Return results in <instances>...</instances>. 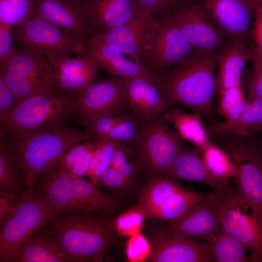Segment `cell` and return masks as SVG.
Here are the masks:
<instances>
[{"label": "cell", "instance_id": "6da1fadb", "mask_svg": "<svg viewBox=\"0 0 262 262\" xmlns=\"http://www.w3.org/2000/svg\"><path fill=\"white\" fill-rule=\"evenodd\" d=\"M216 57L196 52L168 69L155 75L159 88L169 106L179 104L199 115L213 111L217 91Z\"/></svg>", "mask_w": 262, "mask_h": 262}, {"label": "cell", "instance_id": "7a4b0ae2", "mask_svg": "<svg viewBox=\"0 0 262 262\" xmlns=\"http://www.w3.org/2000/svg\"><path fill=\"white\" fill-rule=\"evenodd\" d=\"M48 224L68 262H103L118 237L108 215L55 214Z\"/></svg>", "mask_w": 262, "mask_h": 262}, {"label": "cell", "instance_id": "3957f363", "mask_svg": "<svg viewBox=\"0 0 262 262\" xmlns=\"http://www.w3.org/2000/svg\"><path fill=\"white\" fill-rule=\"evenodd\" d=\"M76 94L59 87L31 96L19 102L0 121L6 137H24L66 127L75 115Z\"/></svg>", "mask_w": 262, "mask_h": 262}, {"label": "cell", "instance_id": "277c9868", "mask_svg": "<svg viewBox=\"0 0 262 262\" xmlns=\"http://www.w3.org/2000/svg\"><path fill=\"white\" fill-rule=\"evenodd\" d=\"M5 136L22 169L26 185L24 196H28L39 177L57 170L60 161L71 147L92 139L93 135L87 130L66 126L19 138Z\"/></svg>", "mask_w": 262, "mask_h": 262}, {"label": "cell", "instance_id": "5b68a950", "mask_svg": "<svg viewBox=\"0 0 262 262\" xmlns=\"http://www.w3.org/2000/svg\"><path fill=\"white\" fill-rule=\"evenodd\" d=\"M33 189L47 200L55 214L110 216L121 206L111 195L100 191L91 181L57 170L41 175Z\"/></svg>", "mask_w": 262, "mask_h": 262}, {"label": "cell", "instance_id": "8992f818", "mask_svg": "<svg viewBox=\"0 0 262 262\" xmlns=\"http://www.w3.org/2000/svg\"><path fill=\"white\" fill-rule=\"evenodd\" d=\"M220 140L221 147L239 169L235 194L262 226V143L257 133Z\"/></svg>", "mask_w": 262, "mask_h": 262}, {"label": "cell", "instance_id": "52a82bcc", "mask_svg": "<svg viewBox=\"0 0 262 262\" xmlns=\"http://www.w3.org/2000/svg\"><path fill=\"white\" fill-rule=\"evenodd\" d=\"M196 52L172 22L165 18L150 16L138 61L156 75Z\"/></svg>", "mask_w": 262, "mask_h": 262}, {"label": "cell", "instance_id": "ba28073f", "mask_svg": "<svg viewBox=\"0 0 262 262\" xmlns=\"http://www.w3.org/2000/svg\"><path fill=\"white\" fill-rule=\"evenodd\" d=\"M54 214L49 203L34 189L23 196L14 212L0 223V262H10L22 245Z\"/></svg>", "mask_w": 262, "mask_h": 262}, {"label": "cell", "instance_id": "9c48e42d", "mask_svg": "<svg viewBox=\"0 0 262 262\" xmlns=\"http://www.w3.org/2000/svg\"><path fill=\"white\" fill-rule=\"evenodd\" d=\"M141 119L140 132L135 143L139 165L145 166L154 176L167 177L175 161L186 147L183 140L169 127L164 115Z\"/></svg>", "mask_w": 262, "mask_h": 262}, {"label": "cell", "instance_id": "30bf717a", "mask_svg": "<svg viewBox=\"0 0 262 262\" xmlns=\"http://www.w3.org/2000/svg\"><path fill=\"white\" fill-rule=\"evenodd\" d=\"M0 74L15 95L17 104L25 98L57 87L54 70L40 52L23 46L5 66Z\"/></svg>", "mask_w": 262, "mask_h": 262}, {"label": "cell", "instance_id": "8fae6325", "mask_svg": "<svg viewBox=\"0 0 262 262\" xmlns=\"http://www.w3.org/2000/svg\"><path fill=\"white\" fill-rule=\"evenodd\" d=\"M14 40L19 45L39 52H49L72 57L79 54L88 39L58 26L36 14L12 28Z\"/></svg>", "mask_w": 262, "mask_h": 262}, {"label": "cell", "instance_id": "7c38bea8", "mask_svg": "<svg viewBox=\"0 0 262 262\" xmlns=\"http://www.w3.org/2000/svg\"><path fill=\"white\" fill-rule=\"evenodd\" d=\"M174 180L154 176L142 189L137 206L146 217L174 221L184 214L201 196Z\"/></svg>", "mask_w": 262, "mask_h": 262}, {"label": "cell", "instance_id": "4fadbf2b", "mask_svg": "<svg viewBox=\"0 0 262 262\" xmlns=\"http://www.w3.org/2000/svg\"><path fill=\"white\" fill-rule=\"evenodd\" d=\"M165 18L179 29L196 52L213 55L216 59L230 39L190 0L181 1Z\"/></svg>", "mask_w": 262, "mask_h": 262}, {"label": "cell", "instance_id": "5bb4252c", "mask_svg": "<svg viewBox=\"0 0 262 262\" xmlns=\"http://www.w3.org/2000/svg\"><path fill=\"white\" fill-rule=\"evenodd\" d=\"M221 200L220 227L250 251L249 262H262V226L233 191Z\"/></svg>", "mask_w": 262, "mask_h": 262}, {"label": "cell", "instance_id": "9a60e30c", "mask_svg": "<svg viewBox=\"0 0 262 262\" xmlns=\"http://www.w3.org/2000/svg\"><path fill=\"white\" fill-rule=\"evenodd\" d=\"M229 38L248 44L255 9L249 0H190Z\"/></svg>", "mask_w": 262, "mask_h": 262}, {"label": "cell", "instance_id": "2e32d148", "mask_svg": "<svg viewBox=\"0 0 262 262\" xmlns=\"http://www.w3.org/2000/svg\"><path fill=\"white\" fill-rule=\"evenodd\" d=\"M127 102L126 79L113 77L93 82L76 94L74 114L79 119L97 113L115 115Z\"/></svg>", "mask_w": 262, "mask_h": 262}, {"label": "cell", "instance_id": "e0dca14e", "mask_svg": "<svg viewBox=\"0 0 262 262\" xmlns=\"http://www.w3.org/2000/svg\"><path fill=\"white\" fill-rule=\"evenodd\" d=\"M221 200L214 192L202 194L181 216L169 222L168 230L208 243L220 225Z\"/></svg>", "mask_w": 262, "mask_h": 262}, {"label": "cell", "instance_id": "ac0fdd59", "mask_svg": "<svg viewBox=\"0 0 262 262\" xmlns=\"http://www.w3.org/2000/svg\"><path fill=\"white\" fill-rule=\"evenodd\" d=\"M150 242L152 251L148 262H213L207 244L168 229L154 233Z\"/></svg>", "mask_w": 262, "mask_h": 262}, {"label": "cell", "instance_id": "d6986e66", "mask_svg": "<svg viewBox=\"0 0 262 262\" xmlns=\"http://www.w3.org/2000/svg\"><path fill=\"white\" fill-rule=\"evenodd\" d=\"M54 70L58 87L77 94L94 82L99 69L89 57L78 54L76 58L49 52H42Z\"/></svg>", "mask_w": 262, "mask_h": 262}, {"label": "cell", "instance_id": "ffe728a7", "mask_svg": "<svg viewBox=\"0 0 262 262\" xmlns=\"http://www.w3.org/2000/svg\"><path fill=\"white\" fill-rule=\"evenodd\" d=\"M82 4L93 35L123 25L139 12L135 0H82Z\"/></svg>", "mask_w": 262, "mask_h": 262}, {"label": "cell", "instance_id": "44dd1931", "mask_svg": "<svg viewBox=\"0 0 262 262\" xmlns=\"http://www.w3.org/2000/svg\"><path fill=\"white\" fill-rule=\"evenodd\" d=\"M117 49L92 36L78 54L88 56L98 66L114 77L127 79L139 76H155L140 62L132 61Z\"/></svg>", "mask_w": 262, "mask_h": 262}, {"label": "cell", "instance_id": "7402d4cb", "mask_svg": "<svg viewBox=\"0 0 262 262\" xmlns=\"http://www.w3.org/2000/svg\"><path fill=\"white\" fill-rule=\"evenodd\" d=\"M35 14L47 21L89 39L93 33L82 0H32Z\"/></svg>", "mask_w": 262, "mask_h": 262}, {"label": "cell", "instance_id": "603a6c76", "mask_svg": "<svg viewBox=\"0 0 262 262\" xmlns=\"http://www.w3.org/2000/svg\"><path fill=\"white\" fill-rule=\"evenodd\" d=\"M128 102L138 116L150 119L164 115L170 107L155 76H139L126 79Z\"/></svg>", "mask_w": 262, "mask_h": 262}, {"label": "cell", "instance_id": "cb8c5ba5", "mask_svg": "<svg viewBox=\"0 0 262 262\" xmlns=\"http://www.w3.org/2000/svg\"><path fill=\"white\" fill-rule=\"evenodd\" d=\"M201 151L196 147H186L175 161L167 178L204 183L212 187L220 198L227 196L232 191L231 187L211 174L199 157Z\"/></svg>", "mask_w": 262, "mask_h": 262}, {"label": "cell", "instance_id": "d4e9b609", "mask_svg": "<svg viewBox=\"0 0 262 262\" xmlns=\"http://www.w3.org/2000/svg\"><path fill=\"white\" fill-rule=\"evenodd\" d=\"M252 49L248 43L238 39H230L216 57L219 70L216 77L217 91L241 86L243 70L247 61H251Z\"/></svg>", "mask_w": 262, "mask_h": 262}, {"label": "cell", "instance_id": "484cf974", "mask_svg": "<svg viewBox=\"0 0 262 262\" xmlns=\"http://www.w3.org/2000/svg\"><path fill=\"white\" fill-rule=\"evenodd\" d=\"M42 227L15 253L10 262H66L67 259L49 225Z\"/></svg>", "mask_w": 262, "mask_h": 262}, {"label": "cell", "instance_id": "4316f807", "mask_svg": "<svg viewBox=\"0 0 262 262\" xmlns=\"http://www.w3.org/2000/svg\"><path fill=\"white\" fill-rule=\"evenodd\" d=\"M150 17L138 12L130 22L92 36L138 61Z\"/></svg>", "mask_w": 262, "mask_h": 262}, {"label": "cell", "instance_id": "83f0119b", "mask_svg": "<svg viewBox=\"0 0 262 262\" xmlns=\"http://www.w3.org/2000/svg\"><path fill=\"white\" fill-rule=\"evenodd\" d=\"M206 130L210 136L218 139L262 132V99L248 98L242 114L236 120L216 123L208 126Z\"/></svg>", "mask_w": 262, "mask_h": 262}, {"label": "cell", "instance_id": "f1b7e54d", "mask_svg": "<svg viewBox=\"0 0 262 262\" xmlns=\"http://www.w3.org/2000/svg\"><path fill=\"white\" fill-rule=\"evenodd\" d=\"M164 116L176 128L183 140L192 143L202 151L211 143L199 115L186 113L179 108L170 106Z\"/></svg>", "mask_w": 262, "mask_h": 262}, {"label": "cell", "instance_id": "f546056e", "mask_svg": "<svg viewBox=\"0 0 262 262\" xmlns=\"http://www.w3.org/2000/svg\"><path fill=\"white\" fill-rule=\"evenodd\" d=\"M0 132V191L21 199L26 192L23 174L4 133Z\"/></svg>", "mask_w": 262, "mask_h": 262}, {"label": "cell", "instance_id": "4dcf8cb0", "mask_svg": "<svg viewBox=\"0 0 262 262\" xmlns=\"http://www.w3.org/2000/svg\"><path fill=\"white\" fill-rule=\"evenodd\" d=\"M207 245L213 262H249L246 255V247L225 232L220 226Z\"/></svg>", "mask_w": 262, "mask_h": 262}, {"label": "cell", "instance_id": "1f68e13d", "mask_svg": "<svg viewBox=\"0 0 262 262\" xmlns=\"http://www.w3.org/2000/svg\"><path fill=\"white\" fill-rule=\"evenodd\" d=\"M202 152L204 163L214 177L227 183L230 178H238L239 168L222 147L211 143Z\"/></svg>", "mask_w": 262, "mask_h": 262}, {"label": "cell", "instance_id": "d6a6232c", "mask_svg": "<svg viewBox=\"0 0 262 262\" xmlns=\"http://www.w3.org/2000/svg\"><path fill=\"white\" fill-rule=\"evenodd\" d=\"M122 142L110 139H98L85 176L97 185L102 174L111 166L114 153Z\"/></svg>", "mask_w": 262, "mask_h": 262}, {"label": "cell", "instance_id": "836d02e7", "mask_svg": "<svg viewBox=\"0 0 262 262\" xmlns=\"http://www.w3.org/2000/svg\"><path fill=\"white\" fill-rule=\"evenodd\" d=\"M35 14L32 0H0V22L17 26Z\"/></svg>", "mask_w": 262, "mask_h": 262}, {"label": "cell", "instance_id": "e575fe53", "mask_svg": "<svg viewBox=\"0 0 262 262\" xmlns=\"http://www.w3.org/2000/svg\"><path fill=\"white\" fill-rule=\"evenodd\" d=\"M219 93V111L225 117L224 121L236 120L242 114L246 101L241 86L227 89Z\"/></svg>", "mask_w": 262, "mask_h": 262}, {"label": "cell", "instance_id": "d590c367", "mask_svg": "<svg viewBox=\"0 0 262 262\" xmlns=\"http://www.w3.org/2000/svg\"><path fill=\"white\" fill-rule=\"evenodd\" d=\"M146 217L144 212L136 205L122 213L113 220L116 235L130 237L140 233Z\"/></svg>", "mask_w": 262, "mask_h": 262}, {"label": "cell", "instance_id": "8d00e7d4", "mask_svg": "<svg viewBox=\"0 0 262 262\" xmlns=\"http://www.w3.org/2000/svg\"><path fill=\"white\" fill-rule=\"evenodd\" d=\"M141 119L127 115H116L114 127L105 139L124 142L136 143L140 132Z\"/></svg>", "mask_w": 262, "mask_h": 262}, {"label": "cell", "instance_id": "74e56055", "mask_svg": "<svg viewBox=\"0 0 262 262\" xmlns=\"http://www.w3.org/2000/svg\"><path fill=\"white\" fill-rule=\"evenodd\" d=\"M79 120L95 138L105 139L115 125L116 115L97 113L84 116Z\"/></svg>", "mask_w": 262, "mask_h": 262}, {"label": "cell", "instance_id": "f35d334b", "mask_svg": "<svg viewBox=\"0 0 262 262\" xmlns=\"http://www.w3.org/2000/svg\"><path fill=\"white\" fill-rule=\"evenodd\" d=\"M139 12L149 16L165 18L179 7L180 0H135Z\"/></svg>", "mask_w": 262, "mask_h": 262}, {"label": "cell", "instance_id": "ab89813d", "mask_svg": "<svg viewBox=\"0 0 262 262\" xmlns=\"http://www.w3.org/2000/svg\"><path fill=\"white\" fill-rule=\"evenodd\" d=\"M138 166V162L133 160L127 146L122 142L114 153L111 166L133 182Z\"/></svg>", "mask_w": 262, "mask_h": 262}, {"label": "cell", "instance_id": "60d3db41", "mask_svg": "<svg viewBox=\"0 0 262 262\" xmlns=\"http://www.w3.org/2000/svg\"><path fill=\"white\" fill-rule=\"evenodd\" d=\"M151 251L150 242L141 232L130 236L127 242L126 253L130 262H142L147 260Z\"/></svg>", "mask_w": 262, "mask_h": 262}, {"label": "cell", "instance_id": "b9f144b4", "mask_svg": "<svg viewBox=\"0 0 262 262\" xmlns=\"http://www.w3.org/2000/svg\"><path fill=\"white\" fill-rule=\"evenodd\" d=\"M133 182L118 170L110 166L100 177L97 186L117 196L118 193L130 188Z\"/></svg>", "mask_w": 262, "mask_h": 262}, {"label": "cell", "instance_id": "7bdbcfd3", "mask_svg": "<svg viewBox=\"0 0 262 262\" xmlns=\"http://www.w3.org/2000/svg\"><path fill=\"white\" fill-rule=\"evenodd\" d=\"M98 142V139L94 138L74 145L62 158L57 171L68 173L76 162L89 149L97 147Z\"/></svg>", "mask_w": 262, "mask_h": 262}, {"label": "cell", "instance_id": "ee69618b", "mask_svg": "<svg viewBox=\"0 0 262 262\" xmlns=\"http://www.w3.org/2000/svg\"><path fill=\"white\" fill-rule=\"evenodd\" d=\"M12 27L0 22V64L5 66L18 52L14 43Z\"/></svg>", "mask_w": 262, "mask_h": 262}, {"label": "cell", "instance_id": "f6af8a7d", "mask_svg": "<svg viewBox=\"0 0 262 262\" xmlns=\"http://www.w3.org/2000/svg\"><path fill=\"white\" fill-rule=\"evenodd\" d=\"M251 62L253 68L247 82L248 98L262 99V59L253 54Z\"/></svg>", "mask_w": 262, "mask_h": 262}, {"label": "cell", "instance_id": "bcb514c9", "mask_svg": "<svg viewBox=\"0 0 262 262\" xmlns=\"http://www.w3.org/2000/svg\"><path fill=\"white\" fill-rule=\"evenodd\" d=\"M16 104L15 95L8 86L2 75L0 74V122Z\"/></svg>", "mask_w": 262, "mask_h": 262}, {"label": "cell", "instance_id": "7dc6e473", "mask_svg": "<svg viewBox=\"0 0 262 262\" xmlns=\"http://www.w3.org/2000/svg\"><path fill=\"white\" fill-rule=\"evenodd\" d=\"M251 37L254 43L253 54L262 59V3L256 7L255 11Z\"/></svg>", "mask_w": 262, "mask_h": 262}, {"label": "cell", "instance_id": "c3c4849f", "mask_svg": "<svg viewBox=\"0 0 262 262\" xmlns=\"http://www.w3.org/2000/svg\"><path fill=\"white\" fill-rule=\"evenodd\" d=\"M21 199L11 194L0 191V223L14 212Z\"/></svg>", "mask_w": 262, "mask_h": 262}, {"label": "cell", "instance_id": "681fc988", "mask_svg": "<svg viewBox=\"0 0 262 262\" xmlns=\"http://www.w3.org/2000/svg\"><path fill=\"white\" fill-rule=\"evenodd\" d=\"M96 147L89 149L76 162L68 173L70 175L79 178L85 176Z\"/></svg>", "mask_w": 262, "mask_h": 262}, {"label": "cell", "instance_id": "f907efd6", "mask_svg": "<svg viewBox=\"0 0 262 262\" xmlns=\"http://www.w3.org/2000/svg\"><path fill=\"white\" fill-rule=\"evenodd\" d=\"M252 5L255 9L261 3H262V0H249Z\"/></svg>", "mask_w": 262, "mask_h": 262}, {"label": "cell", "instance_id": "816d5d0a", "mask_svg": "<svg viewBox=\"0 0 262 262\" xmlns=\"http://www.w3.org/2000/svg\"><path fill=\"white\" fill-rule=\"evenodd\" d=\"M181 1H187V0H180Z\"/></svg>", "mask_w": 262, "mask_h": 262}]
</instances>
